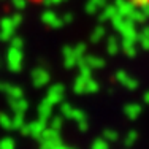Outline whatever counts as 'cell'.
Instances as JSON below:
<instances>
[{
    "mask_svg": "<svg viewBox=\"0 0 149 149\" xmlns=\"http://www.w3.org/2000/svg\"><path fill=\"white\" fill-rule=\"evenodd\" d=\"M0 149H15V141L11 138H3L0 140Z\"/></svg>",
    "mask_w": 149,
    "mask_h": 149,
    "instance_id": "cell-1",
    "label": "cell"
},
{
    "mask_svg": "<svg viewBox=\"0 0 149 149\" xmlns=\"http://www.w3.org/2000/svg\"><path fill=\"white\" fill-rule=\"evenodd\" d=\"M41 132H43V127H41V125H38V124H35V125L29 127V133L35 135V136H38V135H40Z\"/></svg>",
    "mask_w": 149,
    "mask_h": 149,
    "instance_id": "cell-2",
    "label": "cell"
},
{
    "mask_svg": "<svg viewBox=\"0 0 149 149\" xmlns=\"http://www.w3.org/2000/svg\"><path fill=\"white\" fill-rule=\"evenodd\" d=\"M54 146H56V140H46V141H43L40 149H52Z\"/></svg>",
    "mask_w": 149,
    "mask_h": 149,
    "instance_id": "cell-3",
    "label": "cell"
},
{
    "mask_svg": "<svg viewBox=\"0 0 149 149\" xmlns=\"http://www.w3.org/2000/svg\"><path fill=\"white\" fill-rule=\"evenodd\" d=\"M133 3H138V5H149V0H130Z\"/></svg>",
    "mask_w": 149,
    "mask_h": 149,
    "instance_id": "cell-4",
    "label": "cell"
},
{
    "mask_svg": "<svg viewBox=\"0 0 149 149\" xmlns=\"http://www.w3.org/2000/svg\"><path fill=\"white\" fill-rule=\"evenodd\" d=\"M22 2H27V3H32V5H38V3L45 2V0H22Z\"/></svg>",
    "mask_w": 149,
    "mask_h": 149,
    "instance_id": "cell-5",
    "label": "cell"
},
{
    "mask_svg": "<svg viewBox=\"0 0 149 149\" xmlns=\"http://www.w3.org/2000/svg\"><path fill=\"white\" fill-rule=\"evenodd\" d=\"M52 149H65V148H57V146H54V148H52Z\"/></svg>",
    "mask_w": 149,
    "mask_h": 149,
    "instance_id": "cell-6",
    "label": "cell"
}]
</instances>
